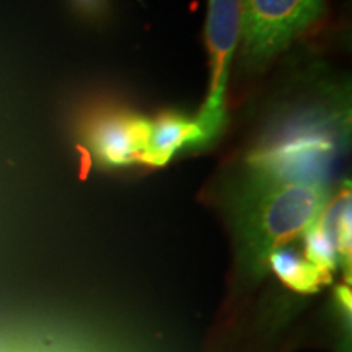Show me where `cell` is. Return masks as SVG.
Wrapping results in <instances>:
<instances>
[{
	"mask_svg": "<svg viewBox=\"0 0 352 352\" xmlns=\"http://www.w3.org/2000/svg\"><path fill=\"white\" fill-rule=\"evenodd\" d=\"M270 266L280 283L300 294H314L324 284H329L331 276L320 271L314 264L290 248H277L267 254Z\"/></svg>",
	"mask_w": 352,
	"mask_h": 352,
	"instance_id": "cell-7",
	"label": "cell"
},
{
	"mask_svg": "<svg viewBox=\"0 0 352 352\" xmlns=\"http://www.w3.org/2000/svg\"><path fill=\"white\" fill-rule=\"evenodd\" d=\"M241 34V0H209L206 41H208L210 82L208 98L196 121L206 144L212 142L227 122L226 91L230 63Z\"/></svg>",
	"mask_w": 352,
	"mask_h": 352,
	"instance_id": "cell-4",
	"label": "cell"
},
{
	"mask_svg": "<svg viewBox=\"0 0 352 352\" xmlns=\"http://www.w3.org/2000/svg\"><path fill=\"white\" fill-rule=\"evenodd\" d=\"M152 121L122 108L100 109L83 127L85 142L100 165L129 166L139 164L148 138Z\"/></svg>",
	"mask_w": 352,
	"mask_h": 352,
	"instance_id": "cell-5",
	"label": "cell"
},
{
	"mask_svg": "<svg viewBox=\"0 0 352 352\" xmlns=\"http://www.w3.org/2000/svg\"><path fill=\"white\" fill-rule=\"evenodd\" d=\"M206 144L199 122L182 113L166 111L152 121L151 138L140 155L139 164L148 166H165L176 152L188 147H201Z\"/></svg>",
	"mask_w": 352,
	"mask_h": 352,
	"instance_id": "cell-6",
	"label": "cell"
},
{
	"mask_svg": "<svg viewBox=\"0 0 352 352\" xmlns=\"http://www.w3.org/2000/svg\"><path fill=\"white\" fill-rule=\"evenodd\" d=\"M323 0H241V47L259 63L284 50L318 19Z\"/></svg>",
	"mask_w": 352,
	"mask_h": 352,
	"instance_id": "cell-3",
	"label": "cell"
},
{
	"mask_svg": "<svg viewBox=\"0 0 352 352\" xmlns=\"http://www.w3.org/2000/svg\"><path fill=\"white\" fill-rule=\"evenodd\" d=\"M252 178L245 204L248 232L267 254L305 233L328 202V186Z\"/></svg>",
	"mask_w": 352,
	"mask_h": 352,
	"instance_id": "cell-2",
	"label": "cell"
},
{
	"mask_svg": "<svg viewBox=\"0 0 352 352\" xmlns=\"http://www.w3.org/2000/svg\"><path fill=\"white\" fill-rule=\"evenodd\" d=\"M316 226L331 239L336 246L338 256L341 261L349 263L351 259V186L346 183L340 195L331 202H327L318 219Z\"/></svg>",
	"mask_w": 352,
	"mask_h": 352,
	"instance_id": "cell-8",
	"label": "cell"
},
{
	"mask_svg": "<svg viewBox=\"0 0 352 352\" xmlns=\"http://www.w3.org/2000/svg\"><path fill=\"white\" fill-rule=\"evenodd\" d=\"M80 2L83 3L85 7H91V8H96L100 6L101 0H80Z\"/></svg>",
	"mask_w": 352,
	"mask_h": 352,
	"instance_id": "cell-10",
	"label": "cell"
},
{
	"mask_svg": "<svg viewBox=\"0 0 352 352\" xmlns=\"http://www.w3.org/2000/svg\"><path fill=\"white\" fill-rule=\"evenodd\" d=\"M342 134L329 114L307 113L277 127L250 153L253 176L277 183L328 186Z\"/></svg>",
	"mask_w": 352,
	"mask_h": 352,
	"instance_id": "cell-1",
	"label": "cell"
},
{
	"mask_svg": "<svg viewBox=\"0 0 352 352\" xmlns=\"http://www.w3.org/2000/svg\"><path fill=\"white\" fill-rule=\"evenodd\" d=\"M305 256L308 263H311L315 267L329 276L333 274L338 263H340L336 246L327 233L316 226V222L311 223L305 232Z\"/></svg>",
	"mask_w": 352,
	"mask_h": 352,
	"instance_id": "cell-9",
	"label": "cell"
}]
</instances>
